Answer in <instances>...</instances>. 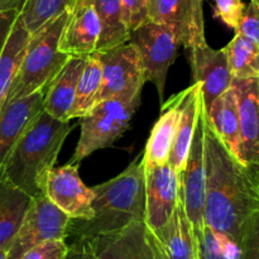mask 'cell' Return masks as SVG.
Returning <instances> with one entry per match:
<instances>
[{"instance_id": "cell-35", "label": "cell", "mask_w": 259, "mask_h": 259, "mask_svg": "<svg viewBox=\"0 0 259 259\" xmlns=\"http://www.w3.org/2000/svg\"><path fill=\"white\" fill-rule=\"evenodd\" d=\"M18 17H19L18 10H10V12H5L0 14V56L4 51L8 38L12 33V29L14 27L15 22H17Z\"/></svg>"}, {"instance_id": "cell-16", "label": "cell", "mask_w": 259, "mask_h": 259, "mask_svg": "<svg viewBox=\"0 0 259 259\" xmlns=\"http://www.w3.org/2000/svg\"><path fill=\"white\" fill-rule=\"evenodd\" d=\"M101 23L90 0H77L68 10L58 50L67 56H90L98 51Z\"/></svg>"}, {"instance_id": "cell-7", "label": "cell", "mask_w": 259, "mask_h": 259, "mask_svg": "<svg viewBox=\"0 0 259 259\" xmlns=\"http://www.w3.org/2000/svg\"><path fill=\"white\" fill-rule=\"evenodd\" d=\"M128 42L139 52L146 81L156 86L159 100L163 101L167 73L176 60L180 46L174 32L166 25L148 20L131 32Z\"/></svg>"}, {"instance_id": "cell-10", "label": "cell", "mask_w": 259, "mask_h": 259, "mask_svg": "<svg viewBox=\"0 0 259 259\" xmlns=\"http://www.w3.org/2000/svg\"><path fill=\"white\" fill-rule=\"evenodd\" d=\"M81 240L95 259H163L144 222Z\"/></svg>"}, {"instance_id": "cell-8", "label": "cell", "mask_w": 259, "mask_h": 259, "mask_svg": "<svg viewBox=\"0 0 259 259\" xmlns=\"http://www.w3.org/2000/svg\"><path fill=\"white\" fill-rule=\"evenodd\" d=\"M70 220L46 195L33 197L24 220L8 249V259H19L29 249L50 240H66Z\"/></svg>"}, {"instance_id": "cell-34", "label": "cell", "mask_w": 259, "mask_h": 259, "mask_svg": "<svg viewBox=\"0 0 259 259\" xmlns=\"http://www.w3.org/2000/svg\"><path fill=\"white\" fill-rule=\"evenodd\" d=\"M235 33H240L259 45V0H250L249 4L245 7L244 15Z\"/></svg>"}, {"instance_id": "cell-36", "label": "cell", "mask_w": 259, "mask_h": 259, "mask_svg": "<svg viewBox=\"0 0 259 259\" xmlns=\"http://www.w3.org/2000/svg\"><path fill=\"white\" fill-rule=\"evenodd\" d=\"M66 259H95L90 250L88 249L85 243L81 239L72 240L71 244H68V254Z\"/></svg>"}, {"instance_id": "cell-22", "label": "cell", "mask_w": 259, "mask_h": 259, "mask_svg": "<svg viewBox=\"0 0 259 259\" xmlns=\"http://www.w3.org/2000/svg\"><path fill=\"white\" fill-rule=\"evenodd\" d=\"M201 108L202 96L200 85L192 83L189 88L186 98H185L176 141H175L174 148H172L168 158V164L179 175L182 174L185 166H186L187 156H189L190 148H191Z\"/></svg>"}, {"instance_id": "cell-30", "label": "cell", "mask_w": 259, "mask_h": 259, "mask_svg": "<svg viewBox=\"0 0 259 259\" xmlns=\"http://www.w3.org/2000/svg\"><path fill=\"white\" fill-rule=\"evenodd\" d=\"M245 7L247 5L243 0H214V18L222 20L227 27L237 32Z\"/></svg>"}, {"instance_id": "cell-15", "label": "cell", "mask_w": 259, "mask_h": 259, "mask_svg": "<svg viewBox=\"0 0 259 259\" xmlns=\"http://www.w3.org/2000/svg\"><path fill=\"white\" fill-rule=\"evenodd\" d=\"M238 101L240 146L238 161L244 166L259 168V77L248 80L233 78Z\"/></svg>"}, {"instance_id": "cell-11", "label": "cell", "mask_w": 259, "mask_h": 259, "mask_svg": "<svg viewBox=\"0 0 259 259\" xmlns=\"http://www.w3.org/2000/svg\"><path fill=\"white\" fill-rule=\"evenodd\" d=\"M204 0H149V20L168 27L186 50L206 42Z\"/></svg>"}, {"instance_id": "cell-19", "label": "cell", "mask_w": 259, "mask_h": 259, "mask_svg": "<svg viewBox=\"0 0 259 259\" xmlns=\"http://www.w3.org/2000/svg\"><path fill=\"white\" fill-rule=\"evenodd\" d=\"M88 56H70L60 72L57 73L43 99V111L60 121H70L71 108L73 105L78 80L81 77Z\"/></svg>"}, {"instance_id": "cell-24", "label": "cell", "mask_w": 259, "mask_h": 259, "mask_svg": "<svg viewBox=\"0 0 259 259\" xmlns=\"http://www.w3.org/2000/svg\"><path fill=\"white\" fill-rule=\"evenodd\" d=\"M103 88V68L95 53L86 57L81 77L78 80L73 105L68 119H82L88 115L99 103Z\"/></svg>"}, {"instance_id": "cell-12", "label": "cell", "mask_w": 259, "mask_h": 259, "mask_svg": "<svg viewBox=\"0 0 259 259\" xmlns=\"http://www.w3.org/2000/svg\"><path fill=\"white\" fill-rule=\"evenodd\" d=\"M46 196L71 220H89L94 217V191L78 175V164L53 167L47 177Z\"/></svg>"}, {"instance_id": "cell-4", "label": "cell", "mask_w": 259, "mask_h": 259, "mask_svg": "<svg viewBox=\"0 0 259 259\" xmlns=\"http://www.w3.org/2000/svg\"><path fill=\"white\" fill-rule=\"evenodd\" d=\"M68 18V10L30 35L18 72L8 94L7 104L45 91L65 66L70 56L60 52L62 30Z\"/></svg>"}, {"instance_id": "cell-21", "label": "cell", "mask_w": 259, "mask_h": 259, "mask_svg": "<svg viewBox=\"0 0 259 259\" xmlns=\"http://www.w3.org/2000/svg\"><path fill=\"white\" fill-rule=\"evenodd\" d=\"M210 126L225 148L238 159L240 146V124L238 101L234 89L230 86L205 111Z\"/></svg>"}, {"instance_id": "cell-29", "label": "cell", "mask_w": 259, "mask_h": 259, "mask_svg": "<svg viewBox=\"0 0 259 259\" xmlns=\"http://www.w3.org/2000/svg\"><path fill=\"white\" fill-rule=\"evenodd\" d=\"M195 259H239L237 245L224 237L217 235L205 225L195 239Z\"/></svg>"}, {"instance_id": "cell-25", "label": "cell", "mask_w": 259, "mask_h": 259, "mask_svg": "<svg viewBox=\"0 0 259 259\" xmlns=\"http://www.w3.org/2000/svg\"><path fill=\"white\" fill-rule=\"evenodd\" d=\"M29 38L30 34L25 30L18 17L0 56V113L7 104L8 94L22 62Z\"/></svg>"}, {"instance_id": "cell-32", "label": "cell", "mask_w": 259, "mask_h": 259, "mask_svg": "<svg viewBox=\"0 0 259 259\" xmlns=\"http://www.w3.org/2000/svg\"><path fill=\"white\" fill-rule=\"evenodd\" d=\"M123 22L126 30L133 32L142 24L149 20L148 5L149 0H120Z\"/></svg>"}, {"instance_id": "cell-26", "label": "cell", "mask_w": 259, "mask_h": 259, "mask_svg": "<svg viewBox=\"0 0 259 259\" xmlns=\"http://www.w3.org/2000/svg\"><path fill=\"white\" fill-rule=\"evenodd\" d=\"M90 2L95 7L101 23V35L96 52L108 51L128 42L129 32L123 22L120 0H90Z\"/></svg>"}, {"instance_id": "cell-13", "label": "cell", "mask_w": 259, "mask_h": 259, "mask_svg": "<svg viewBox=\"0 0 259 259\" xmlns=\"http://www.w3.org/2000/svg\"><path fill=\"white\" fill-rule=\"evenodd\" d=\"M180 186L181 177L168 163L144 166V223L151 232L158 230L171 219L179 202Z\"/></svg>"}, {"instance_id": "cell-31", "label": "cell", "mask_w": 259, "mask_h": 259, "mask_svg": "<svg viewBox=\"0 0 259 259\" xmlns=\"http://www.w3.org/2000/svg\"><path fill=\"white\" fill-rule=\"evenodd\" d=\"M239 259H259V209L249 218L243 229Z\"/></svg>"}, {"instance_id": "cell-17", "label": "cell", "mask_w": 259, "mask_h": 259, "mask_svg": "<svg viewBox=\"0 0 259 259\" xmlns=\"http://www.w3.org/2000/svg\"><path fill=\"white\" fill-rule=\"evenodd\" d=\"M46 91L18 99L3 108L0 113V175L15 144L43 111Z\"/></svg>"}, {"instance_id": "cell-27", "label": "cell", "mask_w": 259, "mask_h": 259, "mask_svg": "<svg viewBox=\"0 0 259 259\" xmlns=\"http://www.w3.org/2000/svg\"><path fill=\"white\" fill-rule=\"evenodd\" d=\"M229 70L235 80L259 77V45L240 33L224 47Z\"/></svg>"}, {"instance_id": "cell-3", "label": "cell", "mask_w": 259, "mask_h": 259, "mask_svg": "<svg viewBox=\"0 0 259 259\" xmlns=\"http://www.w3.org/2000/svg\"><path fill=\"white\" fill-rule=\"evenodd\" d=\"M75 125L42 111L8 157L2 175L28 196L46 195L47 177Z\"/></svg>"}, {"instance_id": "cell-5", "label": "cell", "mask_w": 259, "mask_h": 259, "mask_svg": "<svg viewBox=\"0 0 259 259\" xmlns=\"http://www.w3.org/2000/svg\"><path fill=\"white\" fill-rule=\"evenodd\" d=\"M139 104L141 98L100 101L81 119L80 138L70 163L80 164L85 157L111 146L128 129Z\"/></svg>"}, {"instance_id": "cell-37", "label": "cell", "mask_w": 259, "mask_h": 259, "mask_svg": "<svg viewBox=\"0 0 259 259\" xmlns=\"http://www.w3.org/2000/svg\"><path fill=\"white\" fill-rule=\"evenodd\" d=\"M25 0H0V14L10 10H18L20 12Z\"/></svg>"}, {"instance_id": "cell-23", "label": "cell", "mask_w": 259, "mask_h": 259, "mask_svg": "<svg viewBox=\"0 0 259 259\" xmlns=\"http://www.w3.org/2000/svg\"><path fill=\"white\" fill-rule=\"evenodd\" d=\"M30 204L32 197L0 175V249L8 252Z\"/></svg>"}, {"instance_id": "cell-33", "label": "cell", "mask_w": 259, "mask_h": 259, "mask_svg": "<svg viewBox=\"0 0 259 259\" xmlns=\"http://www.w3.org/2000/svg\"><path fill=\"white\" fill-rule=\"evenodd\" d=\"M68 244L66 240H50L32 248L19 259H66Z\"/></svg>"}, {"instance_id": "cell-20", "label": "cell", "mask_w": 259, "mask_h": 259, "mask_svg": "<svg viewBox=\"0 0 259 259\" xmlns=\"http://www.w3.org/2000/svg\"><path fill=\"white\" fill-rule=\"evenodd\" d=\"M151 233L163 259H195V238L185 211L181 186L177 207L171 219Z\"/></svg>"}, {"instance_id": "cell-9", "label": "cell", "mask_w": 259, "mask_h": 259, "mask_svg": "<svg viewBox=\"0 0 259 259\" xmlns=\"http://www.w3.org/2000/svg\"><path fill=\"white\" fill-rule=\"evenodd\" d=\"M181 177L184 206L196 239L205 227L206 167H205V109L200 111L196 131Z\"/></svg>"}, {"instance_id": "cell-1", "label": "cell", "mask_w": 259, "mask_h": 259, "mask_svg": "<svg viewBox=\"0 0 259 259\" xmlns=\"http://www.w3.org/2000/svg\"><path fill=\"white\" fill-rule=\"evenodd\" d=\"M205 225L239 249L243 229L259 209V168L244 166L222 143L205 113Z\"/></svg>"}, {"instance_id": "cell-18", "label": "cell", "mask_w": 259, "mask_h": 259, "mask_svg": "<svg viewBox=\"0 0 259 259\" xmlns=\"http://www.w3.org/2000/svg\"><path fill=\"white\" fill-rule=\"evenodd\" d=\"M187 91L189 88L174 95L162 105L161 115L152 128L144 156L142 158L144 166H162L168 163L169 154L176 141L182 106Z\"/></svg>"}, {"instance_id": "cell-6", "label": "cell", "mask_w": 259, "mask_h": 259, "mask_svg": "<svg viewBox=\"0 0 259 259\" xmlns=\"http://www.w3.org/2000/svg\"><path fill=\"white\" fill-rule=\"evenodd\" d=\"M103 68L100 101L109 99L141 98L146 82L143 63L137 48L131 42L108 51L95 52Z\"/></svg>"}, {"instance_id": "cell-38", "label": "cell", "mask_w": 259, "mask_h": 259, "mask_svg": "<svg viewBox=\"0 0 259 259\" xmlns=\"http://www.w3.org/2000/svg\"><path fill=\"white\" fill-rule=\"evenodd\" d=\"M0 259H8V252L4 249H0Z\"/></svg>"}, {"instance_id": "cell-14", "label": "cell", "mask_w": 259, "mask_h": 259, "mask_svg": "<svg viewBox=\"0 0 259 259\" xmlns=\"http://www.w3.org/2000/svg\"><path fill=\"white\" fill-rule=\"evenodd\" d=\"M187 51L194 83L200 85L202 106L207 111L212 103L232 86L233 76L227 53L224 48L214 50L207 42L194 46Z\"/></svg>"}, {"instance_id": "cell-2", "label": "cell", "mask_w": 259, "mask_h": 259, "mask_svg": "<svg viewBox=\"0 0 259 259\" xmlns=\"http://www.w3.org/2000/svg\"><path fill=\"white\" fill-rule=\"evenodd\" d=\"M91 189L94 217L89 220H70L67 238L88 239L120 230L132 223L144 222V166L139 157L118 176Z\"/></svg>"}, {"instance_id": "cell-28", "label": "cell", "mask_w": 259, "mask_h": 259, "mask_svg": "<svg viewBox=\"0 0 259 259\" xmlns=\"http://www.w3.org/2000/svg\"><path fill=\"white\" fill-rule=\"evenodd\" d=\"M77 0H25L19 12L23 27L30 35L70 10Z\"/></svg>"}]
</instances>
